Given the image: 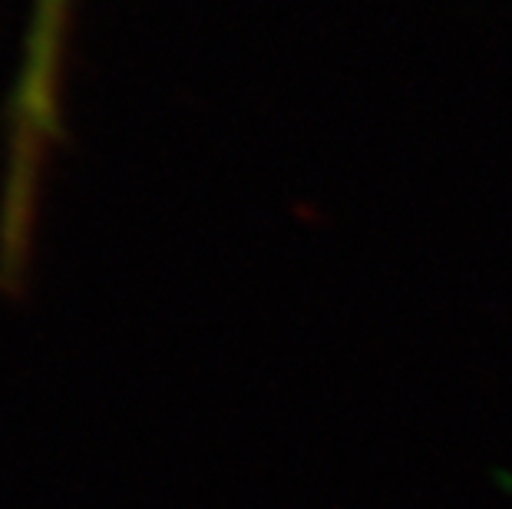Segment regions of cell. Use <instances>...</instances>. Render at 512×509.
I'll use <instances>...</instances> for the list:
<instances>
[{"label": "cell", "mask_w": 512, "mask_h": 509, "mask_svg": "<svg viewBox=\"0 0 512 509\" xmlns=\"http://www.w3.org/2000/svg\"><path fill=\"white\" fill-rule=\"evenodd\" d=\"M76 0H30L24 53L4 106V182H0V275L20 278L34 265L37 215L50 162L67 136V77Z\"/></svg>", "instance_id": "obj_1"}]
</instances>
